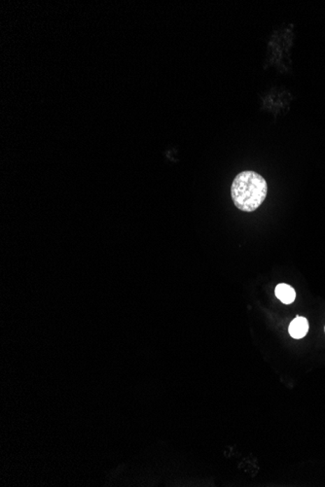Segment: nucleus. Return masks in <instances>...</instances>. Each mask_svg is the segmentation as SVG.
<instances>
[{"label":"nucleus","instance_id":"obj_1","mask_svg":"<svg viewBox=\"0 0 325 487\" xmlns=\"http://www.w3.org/2000/svg\"><path fill=\"white\" fill-rule=\"evenodd\" d=\"M267 194L266 180L255 171H243L236 176L231 186V196L236 208L245 212L257 210Z\"/></svg>","mask_w":325,"mask_h":487},{"label":"nucleus","instance_id":"obj_2","mask_svg":"<svg viewBox=\"0 0 325 487\" xmlns=\"http://www.w3.org/2000/svg\"><path fill=\"white\" fill-rule=\"evenodd\" d=\"M289 331L294 339H302L309 331V322L305 317H297L290 323Z\"/></svg>","mask_w":325,"mask_h":487},{"label":"nucleus","instance_id":"obj_3","mask_svg":"<svg viewBox=\"0 0 325 487\" xmlns=\"http://www.w3.org/2000/svg\"><path fill=\"white\" fill-rule=\"evenodd\" d=\"M275 292L277 299H279L282 304H292L295 300V298H296V293H295L294 288L289 284H285V283L277 285V286L275 287Z\"/></svg>","mask_w":325,"mask_h":487}]
</instances>
